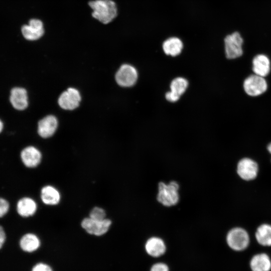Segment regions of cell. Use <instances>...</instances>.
Here are the masks:
<instances>
[{
  "instance_id": "6da1fadb",
  "label": "cell",
  "mask_w": 271,
  "mask_h": 271,
  "mask_svg": "<svg viewBox=\"0 0 271 271\" xmlns=\"http://www.w3.org/2000/svg\"><path fill=\"white\" fill-rule=\"evenodd\" d=\"M88 5L93 10L92 17L104 24L109 23L117 15L116 5L112 0L92 1Z\"/></svg>"
},
{
  "instance_id": "7a4b0ae2",
  "label": "cell",
  "mask_w": 271,
  "mask_h": 271,
  "mask_svg": "<svg viewBox=\"0 0 271 271\" xmlns=\"http://www.w3.org/2000/svg\"><path fill=\"white\" fill-rule=\"evenodd\" d=\"M178 189L179 185L175 181H172L168 185L160 182L159 184L158 201L167 206L175 205L179 200Z\"/></svg>"
},
{
  "instance_id": "3957f363",
  "label": "cell",
  "mask_w": 271,
  "mask_h": 271,
  "mask_svg": "<svg viewBox=\"0 0 271 271\" xmlns=\"http://www.w3.org/2000/svg\"><path fill=\"white\" fill-rule=\"evenodd\" d=\"M226 241L232 249L240 251L245 249L249 244V236L247 231L240 227L231 229L227 233Z\"/></svg>"
},
{
  "instance_id": "277c9868",
  "label": "cell",
  "mask_w": 271,
  "mask_h": 271,
  "mask_svg": "<svg viewBox=\"0 0 271 271\" xmlns=\"http://www.w3.org/2000/svg\"><path fill=\"white\" fill-rule=\"evenodd\" d=\"M20 32L26 40H37L41 38L44 33L43 22L38 19H31L27 24L21 25Z\"/></svg>"
},
{
  "instance_id": "5b68a950",
  "label": "cell",
  "mask_w": 271,
  "mask_h": 271,
  "mask_svg": "<svg viewBox=\"0 0 271 271\" xmlns=\"http://www.w3.org/2000/svg\"><path fill=\"white\" fill-rule=\"evenodd\" d=\"M243 39L238 32H234L226 36L224 39L225 52L228 59H235L243 53L242 45Z\"/></svg>"
},
{
  "instance_id": "8992f818",
  "label": "cell",
  "mask_w": 271,
  "mask_h": 271,
  "mask_svg": "<svg viewBox=\"0 0 271 271\" xmlns=\"http://www.w3.org/2000/svg\"><path fill=\"white\" fill-rule=\"evenodd\" d=\"M245 92L251 96H256L264 93L267 85L265 79L260 76L254 74L247 77L243 82Z\"/></svg>"
},
{
  "instance_id": "52a82bcc",
  "label": "cell",
  "mask_w": 271,
  "mask_h": 271,
  "mask_svg": "<svg viewBox=\"0 0 271 271\" xmlns=\"http://www.w3.org/2000/svg\"><path fill=\"white\" fill-rule=\"evenodd\" d=\"M138 72L136 68L128 64L121 66L115 75L117 84L122 87L133 85L138 79Z\"/></svg>"
},
{
  "instance_id": "ba28073f",
  "label": "cell",
  "mask_w": 271,
  "mask_h": 271,
  "mask_svg": "<svg viewBox=\"0 0 271 271\" xmlns=\"http://www.w3.org/2000/svg\"><path fill=\"white\" fill-rule=\"evenodd\" d=\"M258 171L257 164L251 159H242L237 164V173L243 180L250 181L254 179L257 175Z\"/></svg>"
},
{
  "instance_id": "9c48e42d",
  "label": "cell",
  "mask_w": 271,
  "mask_h": 271,
  "mask_svg": "<svg viewBox=\"0 0 271 271\" xmlns=\"http://www.w3.org/2000/svg\"><path fill=\"white\" fill-rule=\"evenodd\" d=\"M111 224V220L106 218L98 221L88 217L82 220L81 226L88 233L100 236L108 231Z\"/></svg>"
},
{
  "instance_id": "30bf717a",
  "label": "cell",
  "mask_w": 271,
  "mask_h": 271,
  "mask_svg": "<svg viewBox=\"0 0 271 271\" xmlns=\"http://www.w3.org/2000/svg\"><path fill=\"white\" fill-rule=\"evenodd\" d=\"M81 100L79 91L73 88H69L63 92L58 99L60 106L66 110H73L77 107Z\"/></svg>"
},
{
  "instance_id": "8fae6325",
  "label": "cell",
  "mask_w": 271,
  "mask_h": 271,
  "mask_svg": "<svg viewBox=\"0 0 271 271\" xmlns=\"http://www.w3.org/2000/svg\"><path fill=\"white\" fill-rule=\"evenodd\" d=\"M10 101L15 109L18 110L25 109L28 105L26 90L20 87L13 88L10 92Z\"/></svg>"
},
{
  "instance_id": "7c38bea8",
  "label": "cell",
  "mask_w": 271,
  "mask_h": 271,
  "mask_svg": "<svg viewBox=\"0 0 271 271\" xmlns=\"http://www.w3.org/2000/svg\"><path fill=\"white\" fill-rule=\"evenodd\" d=\"M57 125V119L54 116H47L40 120L38 123V133L44 138L50 137L55 132Z\"/></svg>"
},
{
  "instance_id": "4fadbf2b",
  "label": "cell",
  "mask_w": 271,
  "mask_h": 271,
  "mask_svg": "<svg viewBox=\"0 0 271 271\" xmlns=\"http://www.w3.org/2000/svg\"><path fill=\"white\" fill-rule=\"evenodd\" d=\"M21 157L24 164L28 168H34L41 162L42 155L40 152L33 146H29L24 149Z\"/></svg>"
},
{
  "instance_id": "5bb4252c",
  "label": "cell",
  "mask_w": 271,
  "mask_h": 271,
  "mask_svg": "<svg viewBox=\"0 0 271 271\" xmlns=\"http://www.w3.org/2000/svg\"><path fill=\"white\" fill-rule=\"evenodd\" d=\"M249 266L252 271H270V258L265 253L256 254L251 258Z\"/></svg>"
},
{
  "instance_id": "9a60e30c",
  "label": "cell",
  "mask_w": 271,
  "mask_h": 271,
  "mask_svg": "<svg viewBox=\"0 0 271 271\" xmlns=\"http://www.w3.org/2000/svg\"><path fill=\"white\" fill-rule=\"evenodd\" d=\"M252 70L256 75L264 77L270 72V61L264 55L259 54L255 56L252 60Z\"/></svg>"
},
{
  "instance_id": "2e32d148",
  "label": "cell",
  "mask_w": 271,
  "mask_h": 271,
  "mask_svg": "<svg viewBox=\"0 0 271 271\" xmlns=\"http://www.w3.org/2000/svg\"><path fill=\"white\" fill-rule=\"evenodd\" d=\"M145 249L150 255L159 257L165 252L166 247L162 239L153 237L148 240L145 245Z\"/></svg>"
},
{
  "instance_id": "e0dca14e",
  "label": "cell",
  "mask_w": 271,
  "mask_h": 271,
  "mask_svg": "<svg viewBox=\"0 0 271 271\" xmlns=\"http://www.w3.org/2000/svg\"><path fill=\"white\" fill-rule=\"evenodd\" d=\"M162 47L163 51L166 55L176 56L181 53L183 48V44L180 38L172 37L164 41Z\"/></svg>"
},
{
  "instance_id": "ac0fdd59",
  "label": "cell",
  "mask_w": 271,
  "mask_h": 271,
  "mask_svg": "<svg viewBox=\"0 0 271 271\" xmlns=\"http://www.w3.org/2000/svg\"><path fill=\"white\" fill-rule=\"evenodd\" d=\"M18 213L23 217H29L33 215L37 210L35 201L29 197H24L20 199L17 204Z\"/></svg>"
},
{
  "instance_id": "d6986e66",
  "label": "cell",
  "mask_w": 271,
  "mask_h": 271,
  "mask_svg": "<svg viewBox=\"0 0 271 271\" xmlns=\"http://www.w3.org/2000/svg\"><path fill=\"white\" fill-rule=\"evenodd\" d=\"M42 201L47 205H56L60 201V195L58 191L51 186H46L41 192Z\"/></svg>"
},
{
  "instance_id": "ffe728a7",
  "label": "cell",
  "mask_w": 271,
  "mask_h": 271,
  "mask_svg": "<svg viewBox=\"0 0 271 271\" xmlns=\"http://www.w3.org/2000/svg\"><path fill=\"white\" fill-rule=\"evenodd\" d=\"M257 242L264 246H271V225L268 224L260 225L255 233Z\"/></svg>"
},
{
  "instance_id": "44dd1931",
  "label": "cell",
  "mask_w": 271,
  "mask_h": 271,
  "mask_svg": "<svg viewBox=\"0 0 271 271\" xmlns=\"http://www.w3.org/2000/svg\"><path fill=\"white\" fill-rule=\"evenodd\" d=\"M20 244L23 250L30 252L37 250L40 245V242L36 235L28 233L22 237Z\"/></svg>"
},
{
  "instance_id": "7402d4cb",
  "label": "cell",
  "mask_w": 271,
  "mask_h": 271,
  "mask_svg": "<svg viewBox=\"0 0 271 271\" xmlns=\"http://www.w3.org/2000/svg\"><path fill=\"white\" fill-rule=\"evenodd\" d=\"M188 83L186 79L182 77L174 79L170 85L171 92L179 97L186 91Z\"/></svg>"
},
{
  "instance_id": "603a6c76",
  "label": "cell",
  "mask_w": 271,
  "mask_h": 271,
  "mask_svg": "<svg viewBox=\"0 0 271 271\" xmlns=\"http://www.w3.org/2000/svg\"><path fill=\"white\" fill-rule=\"evenodd\" d=\"M105 216V212L102 208L96 207L91 211L89 217L96 220L101 221L106 219Z\"/></svg>"
},
{
  "instance_id": "cb8c5ba5",
  "label": "cell",
  "mask_w": 271,
  "mask_h": 271,
  "mask_svg": "<svg viewBox=\"0 0 271 271\" xmlns=\"http://www.w3.org/2000/svg\"><path fill=\"white\" fill-rule=\"evenodd\" d=\"M9 204L5 199L0 198V217L4 216L8 211Z\"/></svg>"
},
{
  "instance_id": "d4e9b609",
  "label": "cell",
  "mask_w": 271,
  "mask_h": 271,
  "mask_svg": "<svg viewBox=\"0 0 271 271\" xmlns=\"http://www.w3.org/2000/svg\"><path fill=\"white\" fill-rule=\"evenodd\" d=\"M168 265L162 262L154 264L151 267L150 271H169Z\"/></svg>"
},
{
  "instance_id": "484cf974",
  "label": "cell",
  "mask_w": 271,
  "mask_h": 271,
  "mask_svg": "<svg viewBox=\"0 0 271 271\" xmlns=\"http://www.w3.org/2000/svg\"><path fill=\"white\" fill-rule=\"evenodd\" d=\"M32 271H52V270L49 265L40 263L36 264Z\"/></svg>"
},
{
  "instance_id": "4316f807",
  "label": "cell",
  "mask_w": 271,
  "mask_h": 271,
  "mask_svg": "<svg viewBox=\"0 0 271 271\" xmlns=\"http://www.w3.org/2000/svg\"><path fill=\"white\" fill-rule=\"evenodd\" d=\"M179 97L175 95L171 91L168 92L166 94V98L170 102H175L179 99Z\"/></svg>"
},
{
  "instance_id": "83f0119b",
  "label": "cell",
  "mask_w": 271,
  "mask_h": 271,
  "mask_svg": "<svg viewBox=\"0 0 271 271\" xmlns=\"http://www.w3.org/2000/svg\"><path fill=\"white\" fill-rule=\"evenodd\" d=\"M6 240V234L3 227L0 226V248L2 247Z\"/></svg>"
},
{
  "instance_id": "f1b7e54d",
  "label": "cell",
  "mask_w": 271,
  "mask_h": 271,
  "mask_svg": "<svg viewBox=\"0 0 271 271\" xmlns=\"http://www.w3.org/2000/svg\"><path fill=\"white\" fill-rule=\"evenodd\" d=\"M4 128V123L1 119H0V133L2 131Z\"/></svg>"
},
{
  "instance_id": "f546056e",
  "label": "cell",
  "mask_w": 271,
  "mask_h": 271,
  "mask_svg": "<svg viewBox=\"0 0 271 271\" xmlns=\"http://www.w3.org/2000/svg\"><path fill=\"white\" fill-rule=\"evenodd\" d=\"M267 150L271 154V143L267 146Z\"/></svg>"
}]
</instances>
